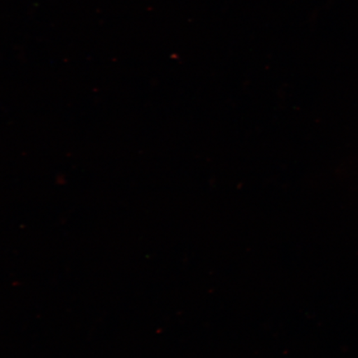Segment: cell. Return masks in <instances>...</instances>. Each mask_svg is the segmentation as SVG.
Segmentation results:
<instances>
[]
</instances>
